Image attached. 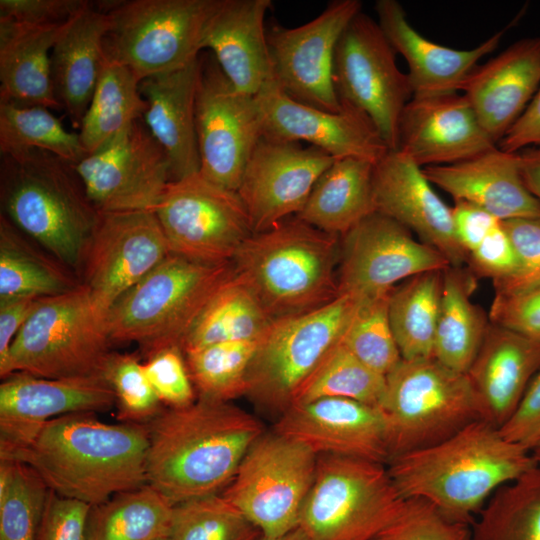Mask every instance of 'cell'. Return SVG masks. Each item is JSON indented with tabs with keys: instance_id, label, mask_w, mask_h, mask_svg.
Returning <instances> with one entry per match:
<instances>
[{
	"instance_id": "ab89813d",
	"label": "cell",
	"mask_w": 540,
	"mask_h": 540,
	"mask_svg": "<svg viewBox=\"0 0 540 540\" xmlns=\"http://www.w3.org/2000/svg\"><path fill=\"white\" fill-rule=\"evenodd\" d=\"M443 270L410 277L396 285L389 297V320L402 359L433 356Z\"/></svg>"
},
{
	"instance_id": "f907efd6",
	"label": "cell",
	"mask_w": 540,
	"mask_h": 540,
	"mask_svg": "<svg viewBox=\"0 0 540 540\" xmlns=\"http://www.w3.org/2000/svg\"><path fill=\"white\" fill-rule=\"evenodd\" d=\"M144 372L161 403L168 408L192 404L197 393L180 345L158 350L142 363Z\"/></svg>"
},
{
	"instance_id": "cb8c5ba5",
	"label": "cell",
	"mask_w": 540,
	"mask_h": 540,
	"mask_svg": "<svg viewBox=\"0 0 540 540\" xmlns=\"http://www.w3.org/2000/svg\"><path fill=\"white\" fill-rule=\"evenodd\" d=\"M274 432L299 441L318 455L358 458L387 465L386 426L378 406L346 398H320L291 405Z\"/></svg>"
},
{
	"instance_id": "8fae6325",
	"label": "cell",
	"mask_w": 540,
	"mask_h": 540,
	"mask_svg": "<svg viewBox=\"0 0 540 540\" xmlns=\"http://www.w3.org/2000/svg\"><path fill=\"white\" fill-rule=\"evenodd\" d=\"M359 302L348 294L316 310L275 320L260 338L248 370L247 394L283 413L306 381L342 342Z\"/></svg>"
},
{
	"instance_id": "f6af8a7d",
	"label": "cell",
	"mask_w": 540,
	"mask_h": 540,
	"mask_svg": "<svg viewBox=\"0 0 540 540\" xmlns=\"http://www.w3.org/2000/svg\"><path fill=\"white\" fill-rule=\"evenodd\" d=\"M385 387L386 376L363 363L341 342L301 387L291 405L336 397L377 406Z\"/></svg>"
},
{
	"instance_id": "30bf717a",
	"label": "cell",
	"mask_w": 540,
	"mask_h": 540,
	"mask_svg": "<svg viewBox=\"0 0 540 540\" xmlns=\"http://www.w3.org/2000/svg\"><path fill=\"white\" fill-rule=\"evenodd\" d=\"M404 499L385 464L318 455L297 527L308 540H371L395 518Z\"/></svg>"
},
{
	"instance_id": "9a60e30c",
	"label": "cell",
	"mask_w": 540,
	"mask_h": 540,
	"mask_svg": "<svg viewBox=\"0 0 540 540\" xmlns=\"http://www.w3.org/2000/svg\"><path fill=\"white\" fill-rule=\"evenodd\" d=\"M195 118L199 172L237 192L262 137L261 112L256 97L238 91L209 51L199 55Z\"/></svg>"
},
{
	"instance_id": "6125c7cd",
	"label": "cell",
	"mask_w": 540,
	"mask_h": 540,
	"mask_svg": "<svg viewBox=\"0 0 540 540\" xmlns=\"http://www.w3.org/2000/svg\"><path fill=\"white\" fill-rule=\"evenodd\" d=\"M525 186L540 201V148L530 147L518 152Z\"/></svg>"
},
{
	"instance_id": "680465c9",
	"label": "cell",
	"mask_w": 540,
	"mask_h": 540,
	"mask_svg": "<svg viewBox=\"0 0 540 540\" xmlns=\"http://www.w3.org/2000/svg\"><path fill=\"white\" fill-rule=\"evenodd\" d=\"M452 214L457 238L467 255L502 222L483 208L465 201H454Z\"/></svg>"
},
{
	"instance_id": "681fc988",
	"label": "cell",
	"mask_w": 540,
	"mask_h": 540,
	"mask_svg": "<svg viewBox=\"0 0 540 540\" xmlns=\"http://www.w3.org/2000/svg\"><path fill=\"white\" fill-rule=\"evenodd\" d=\"M371 540H472V524L449 517L424 498L409 497Z\"/></svg>"
},
{
	"instance_id": "52a82bcc",
	"label": "cell",
	"mask_w": 540,
	"mask_h": 540,
	"mask_svg": "<svg viewBox=\"0 0 540 540\" xmlns=\"http://www.w3.org/2000/svg\"><path fill=\"white\" fill-rule=\"evenodd\" d=\"M377 406L386 426L389 461L435 445L484 420L467 374L433 357L401 359L386 375L385 391Z\"/></svg>"
},
{
	"instance_id": "7bdbcfd3",
	"label": "cell",
	"mask_w": 540,
	"mask_h": 540,
	"mask_svg": "<svg viewBox=\"0 0 540 540\" xmlns=\"http://www.w3.org/2000/svg\"><path fill=\"white\" fill-rule=\"evenodd\" d=\"M259 340L221 342L183 351L197 397L230 402L246 395L248 370Z\"/></svg>"
},
{
	"instance_id": "836d02e7",
	"label": "cell",
	"mask_w": 540,
	"mask_h": 540,
	"mask_svg": "<svg viewBox=\"0 0 540 540\" xmlns=\"http://www.w3.org/2000/svg\"><path fill=\"white\" fill-rule=\"evenodd\" d=\"M373 171L374 163L367 160L334 159L296 217L324 232L343 236L376 212Z\"/></svg>"
},
{
	"instance_id": "484cf974",
	"label": "cell",
	"mask_w": 540,
	"mask_h": 540,
	"mask_svg": "<svg viewBox=\"0 0 540 540\" xmlns=\"http://www.w3.org/2000/svg\"><path fill=\"white\" fill-rule=\"evenodd\" d=\"M540 86V37L520 39L467 77L461 90L498 144Z\"/></svg>"
},
{
	"instance_id": "11a10c76",
	"label": "cell",
	"mask_w": 540,
	"mask_h": 540,
	"mask_svg": "<svg viewBox=\"0 0 540 540\" xmlns=\"http://www.w3.org/2000/svg\"><path fill=\"white\" fill-rule=\"evenodd\" d=\"M91 506L49 491L37 540H88L87 518Z\"/></svg>"
},
{
	"instance_id": "ac0fdd59",
	"label": "cell",
	"mask_w": 540,
	"mask_h": 540,
	"mask_svg": "<svg viewBox=\"0 0 540 540\" xmlns=\"http://www.w3.org/2000/svg\"><path fill=\"white\" fill-rule=\"evenodd\" d=\"M450 264L395 220L375 212L341 236L340 294L369 298L390 292L415 275Z\"/></svg>"
},
{
	"instance_id": "3957f363",
	"label": "cell",
	"mask_w": 540,
	"mask_h": 540,
	"mask_svg": "<svg viewBox=\"0 0 540 540\" xmlns=\"http://www.w3.org/2000/svg\"><path fill=\"white\" fill-rule=\"evenodd\" d=\"M537 465L530 451L478 420L435 445L392 458L387 469L403 498H424L473 524L497 489Z\"/></svg>"
},
{
	"instance_id": "4fadbf2b",
	"label": "cell",
	"mask_w": 540,
	"mask_h": 540,
	"mask_svg": "<svg viewBox=\"0 0 540 540\" xmlns=\"http://www.w3.org/2000/svg\"><path fill=\"white\" fill-rule=\"evenodd\" d=\"M333 83L340 104L363 111L390 150H396L398 125L413 97L408 74L378 22L359 12L342 32L334 53Z\"/></svg>"
},
{
	"instance_id": "f1b7e54d",
	"label": "cell",
	"mask_w": 540,
	"mask_h": 540,
	"mask_svg": "<svg viewBox=\"0 0 540 540\" xmlns=\"http://www.w3.org/2000/svg\"><path fill=\"white\" fill-rule=\"evenodd\" d=\"M271 6V0H218L203 34L202 49L238 91L251 96L273 79L265 28Z\"/></svg>"
},
{
	"instance_id": "d4e9b609",
	"label": "cell",
	"mask_w": 540,
	"mask_h": 540,
	"mask_svg": "<svg viewBox=\"0 0 540 540\" xmlns=\"http://www.w3.org/2000/svg\"><path fill=\"white\" fill-rule=\"evenodd\" d=\"M495 146L463 93L412 97L400 116L396 150L421 168L467 160Z\"/></svg>"
},
{
	"instance_id": "4dcf8cb0",
	"label": "cell",
	"mask_w": 540,
	"mask_h": 540,
	"mask_svg": "<svg viewBox=\"0 0 540 540\" xmlns=\"http://www.w3.org/2000/svg\"><path fill=\"white\" fill-rule=\"evenodd\" d=\"M199 57L187 66L140 82L147 107L143 122L167 155L172 180L200 171L196 134Z\"/></svg>"
},
{
	"instance_id": "6da1fadb",
	"label": "cell",
	"mask_w": 540,
	"mask_h": 540,
	"mask_svg": "<svg viewBox=\"0 0 540 540\" xmlns=\"http://www.w3.org/2000/svg\"><path fill=\"white\" fill-rule=\"evenodd\" d=\"M147 484L176 504L224 491L265 431L251 413L204 398L164 407L146 423Z\"/></svg>"
},
{
	"instance_id": "f546056e",
	"label": "cell",
	"mask_w": 540,
	"mask_h": 540,
	"mask_svg": "<svg viewBox=\"0 0 540 540\" xmlns=\"http://www.w3.org/2000/svg\"><path fill=\"white\" fill-rule=\"evenodd\" d=\"M539 370V341L489 323L466 372L484 420L500 428L511 417Z\"/></svg>"
},
{
	"instance_id": "ffe728a7",
	"label": "cell",
	"mask_w": 540,
	"mask_h": 540,
	"mask_svg": "<svg viewBox=\"0 0 540 540\" xmlns=\"http://www.w3.org/2000/svg\"><path fill=\"white\" fill-rule=\"evenodd\" d=\"M113 406L115 395L103 374L44 378L12 373L0 385V460H11L55 418Z\"/></svg>"
},
{
	"instance_id": "60d3db41",
	"label": "cell",
	"mask_w": 540,
	"mask_h": 540,
	"mask_svg": "<svg viewBox=\"0 0 540 540\" xmlns=\"http://www.w3.org/2000/svg\"><path fill=\"white\" fill-rule=\"evenodd\" d=\"M472 524V540H540V465L501 486Z\"/></svg>"
},
{
	"instance_id": "94428289",
	"label": "cell",
	"mask_w": 540,
	"mask_h": 540,
	"mask_svg": "<svg viewBox=\"0 0 540 540\" xmlns=\"http://www.w3.org/2000/svg\"><path fill=\"white\" fill-rule=\"evenodd\" d=\"M510 153L535 147L540 148V86L519 119L498 143Z\"/></svg>"
},
{
	"instance_id": "be15d7a7",
	"label": "cell",
	"mask_w": 540,
	"mask_h": 540,
	"mask_svg": "<svg viewBox=\"0 0 540 540\" xmlns=\"http://www.w3.org/2000/svg\"><path fill=\"white\" fill-rule=\"evenodd\" d=\"M257 540H308V539L303 533V531L297 527L294 530L290 531L289 533L282 535L280 537L269 538V537H264L261 535Z\"/></svg>"
},
{
	"instance_id": "e0dca14e",
	"label": "cell",
	"mask_w": 540,
	"mask_h": 540,
	"mask_svg": "<svg viewBox=\"0 0 540 540\" xmlns=\"http://www.w3.org/2000/svg\"><path fill=\"white\" fill-rule=\"evenodd\" d=\"M170 253L154 211L99 213L79 271L80 283L107 315L124 293Z\"/></svg>"
},
{
	"instance_id": "6f0895ef",
	"label": "cell",
	"mask_w": 540,
	"mask_h": 540,
	"mask_svg": "<svg viewBox=\"0 0 540 540\" xmlns=\"http://www.w3.org/2000/svg\"><path fill=\"white\" fill-rule=\"evenodd\" d=\"M499 430L505 439L530 452L540 442V370L531 380L511 417Z\"/></svg>"
},
{
	"instance_id": "9c48e42d",
	"label": "cell",
	"mask_w": 540,
	"mask_h": 540,
	"mask_svg": "<svg viewBox=\"0 0 540 540\" xmlns=\"http://www.w3.org/2000/svg\"><path fill=\"white\" fill-rule=\"evenodd\" d=\"M218 0H131L101 4L109 24L107 62L129 68L140 81L181 69L202 53L203 34Z\"/></svg>"
},
{
	"instance_id": "2e32d148",
	"label": "cell",
	"mask_w": 540,
	"mask_h": 540,
	"mask_svg": "<svg viewBox=\"0 0 540 540\" xmlns=\"http://www.w3.org/2000/svg\"><path fill=\"white\" fill-rule=\"evenodd\" d=\"M74 168L98 213L153 211L172 181L169 159L143 120Z\"/></svg>"
},
{
	"instance_id": "d6986e66",
	"label": "cell",
	"mask_w": 540,
	"mask_h": 540,
	"mask_svg": "<svg viewBox=\"0 0 540 540\" xmlns=\"http://www.w3.org/2000/svg\"><path fill=\"white\" fill-rule=\"evenodd\" d=\"M362 11L360 0H332L311 21L267 30L273 80L294 100L331 112L341 110L333 83L337 42Z\"/></svg>"
},
{
	"instance_id": "4316f807",
	"label": "cell",
	"mask_w": 540,
	"mask_h": 540,
	"mask_svg": "<svg viewBox=\"0 0 540 540\" xmlns=\"http://www.w3.org/2000/svg\"><path fill=\"white\" fill-rule=\"evenodd\" d=\"M378 24L396 51L407 62L413 97H430L459 92L479 65L493 52L507 28L499 30L480 45L459 50L435 43L420 34L409 22L396 0H378L375 4Z\"/></svg>"
},
{
	"instance_id": "8992f818",
	"label": "cell",
	"mask_w": 540,
	"mask_h": 540,
	"mask_svg": "<svg viewBox=\"0 0 540 540\" xmlns=\"http://www.w3.org/2000/svg\"><path fill=\"white\" fill-rule=\"evenodd\" d=\"M234 273L233 262L205 263L170 253L109 309L111 342L136 343L146 358L165 347L181 346L207 303Z\"/></svg>"
},
{
	"instance_id": "f35d334b",
	"label": "cell",
	"mask_w": 540,
	"mask_h": 540,
	"mask_svg": "<svg viewBox=\"0 0 540 540\" xmlns=\"http://www.w3.org/2000/svg\"><path fill=\"white\" fill-rule=\"evenodd\" d=\"M173 505L145 484L90 508L88 540H158L169 537Z\"/></svg>"
},
{
	"instance_id": "44dd1931",
	"label": "cell",
	"mask_w": 540,
	"mask_h": 540,
	"mask_svg": "<svg viewBox=\"0 0 540 540\" xmlns=\"http://www.w3.org/2000/svg\"><path fill=\"white\" fill-rule=\"evenodd\" d=\"M334 158L314 146L261 137L247 161L237 190L253 232L267 230L304 208Z\"/></svg>"
},
{
	"instance_id": "ba28073f",
	"label": "cell",
	"mask_w": 540,
	"mask_h": 540,
	"mask_svg": "<svg viewBox=\"0 0 540 540\" xmlns=\"http://www.w3.org/2000/svg\"><path fill=\"white\" fill-rule=\"evenodd\" d=\"M106 315L89 289H73L40 298L16 335L2 379L15 372L44 378H72L103 374L111 353Z\"/></svg>"
},
{
	"instance_id": "9f6ffc18",
	"label": "cell",
	"mask_w": 540,
	"mask_h": 540,
	"mask_svg": "<svg viewBox=\"0 0 540 540\" xmlns=\"http://www.w3.org/2000/svg\"><path fill=\"white\" fill-rule=\"evenodd\" d=\"M89 4L85 0H0V19L31 26L59 25Z\"/></svg>"
},
{
	"instance_id": "03108f58",
	"label": "cell",
	"mask_w": 540,
	"mask_h": 540,
	"mask_svg": "<svg viewBox=\"0 0 540 540\" xmlns=\"http://www.w3.org/2000/svg\"><path fill=\"white\" fill-rule=\"evenodd\" d=\"M158 540H173V539L169 536V537L160 538Z\"/></svg>"
},
{
	"instance_id": "c3c4849f",
	"label": "cell",
	"mask_w": 540,
	"mask_h": 540,
	"mask_svg": "<svg viewBox=\"0 0 540 540\" xmlns=\"http://www.w3.org/2000/svg\"><path fill=\"white\" fill-rule=\"evenodd\" d=\"M103 375L115 395L118 421L145 424L164 408L136 355L111 351Z\"/></svg>"
},
{
	"instance_id": "d6a6232c",
	"label": "cell",
	"mask_w": 540,
	"mask_h": 540,
	"mask_svg": "<svg viewBox=\"0 0 540 540\" xmlns=\"http://www.w3.org/2000/svg\"><path fill=\"white\" fill-rule=\"evenodd\" d=\"M66 24L31 26L0 19V100L62 109L54 92L51 51Z\"/></svg>"
},
{
	"instance_id": "5b68a950",
	"label": "cell",
	"mask_w": 540,
	"mask_h": 540,
	"mask_svg": "<svg viewBox=\"0 0 540 540\" xmlns=\"http://www.w3.org/2000/svg\"><path fill=\"white\" fill-rule=\"evenodd\" d=\"M341 237L295 216L253 232L232 262L274 320L304 314L339 295Z\"/></svg>"
},
{
	"instance_id": "e7e4bbea",
	"label": "cell",
	"mask_w": 540,
	"mask_h": 540,
	"mask_svg": "<svg viewBox=\"0 0 540 540\" xmlns=\"http://www.w3.org/2000/svg\"><path fill=\"white\" fill-rule=\"evenodd\" d=\"M531 454L538 465H540V442L535 446V448L531 451Z\"/></svg>"
},
{
	"instance_id": "277c9868",
	"label": "cell",
	"mask_w": 540,
	"mask_h": 540,
	"mask_svg": "<svg viewBox=\"0 0 540 540\" xmlns=\"http://www.w3.org/2000/svg\"><path fill=\"white\" fill-rule=\"evenodd\" d=\"M2 214L78 273L99 213L74 164L44 150L1 154Z\"/></svg>"
},
{
	"instance_id": "f5cc1de1",
	"label": "cell",
	"mask_w": 540,
	"mask_h": 540,
	"mask_svg": "<svg viewBox=\"0 0 540 540\" xmlns=\"http://www.w3.org/2000/svg\"><path fill=\"white\" fill-rule=\"evenodd\" d=\"M490 323L540 342V286L520 293L495 294Z\"/></svg>"
},
{
	"instance_id": "db71d44e",
	"label": "cell",
	"mask_w": 540,
	"mask_h": 540,
	"mask_svg": "<svg viewBox=\"0 0 540 540\" xmlns=\"http://www.w3.org/2000/svg\"><path fill=\"white\" fill-rule=\"evenodd\" d=\"M466 265L474 276L490 278L492 283L516 273V254L502 222L467 255Z\"/></svg>"
},
{
	"instance_id": "7402d4cb",
	"label": "cell",
	"mask_w": 540,
	"mask_h": 540,
	"mask_svg": "<svg viewBox=\"0 0 540 540\" xmlns=\"http://www.w3.org/2000/svg\"><path fill=\"white\" fill-rule=\"evenodd\" d=\"M262 136L282 142H307L334 159L358 158L377 163L390 149L372 120L361 110L341 104L338 112L298 102L272 79L255 95Z\"/></svg>"
},
{
	"instance_id": "b9f144b4",
	"label": "cell",
	"mask_w": 540,
	"mask_h": 540,
	"mask_svg": "<svg viewBox=\"0 0 540 540\" xmlns=\"http://www.w3.org/2000/svg\"><path fill=\"white\" fill-rule=\"evenodd\" d=\"M44 150L77 164L86 152L78 132L68 131L48 108L0 100V153Z\"/></svg>"
},
{
	"instance_id": "7c38bea8",
	"label": "cell",
	"mask_w": 540,
	"mask_h": 540,
	"mask_svg": "<svg viewBox=\"0 0 540 540\" xmlns=\"http://www.w3.org/2000/svg\"><path fill=\"white\" fill-rule=\"evenodd\" d=\"M317 455L303 443L274 431L250 447L222 492L264 537H280L298 526L314 481Z\"/></svg>"
},
{
	"instance_id": "816d5d0a",
	"label": "cell",
	"mask_w": 540,
	"mask_h": 540,
	"mask_svg": "<svg viewBox=\"0 0 540 540\" xmlns=\"http://www.w3.org/2000/svg\"><path fill=\"white\" fill-rule=\"evenodd\" d=\"M517 258L516 273L493 283L495 294H514L540 286V219L515 218L502 221Z\"/></svg>"
},
{
	"instance_id": "5bb4252c",
	"label": "cell",
	"mask_w": 540,
	"mask_h": 540,
	"mask_svg": "<svg viewBox=\"0 0 540 540\" xmlns=\"http://www.w3.org/2000/svg\"><path fill=\"white\" fill-rule=\"evenodd\" d=\"M153 211L171 253L200 262H232L253 233L238 193L200 172L170 181Z\"/></svg>"
},
{
	"instance_id": "bcb514c9",
	"label": "cell",
	"mask_w": 540,
	"mask_h": 540,
	"mask_svg": "<svg viewBox=\"0 0 540 540\" xmlns=\"http://www.w3.org/2000/svg\"><path fill=\"white\" fill-rule=\"evenodd\" d=\"M260 531L221 493L173 506V540H257Z\"/></svg>"
},
{
	"instance_id": "ee69618b",
	"label": "cell",
	"mask_w": 540,
	"mask_h": 540,
	"mask_svg": "<svg viewBox=\"0 0 540 540\" xmlns=\"http://www.w3.org/2000/svg\"><path fill=\"white\" fill-rule=\"evenodd\" d=\"M49 491L30 466L0 460V540H37Z\"/></svg>"
},
{
	"instance_id": "74e56055",
	"label": "cell",
	"mask_w": 540,
	"mask_h": 540,
	"mask_svg": "<svg viewBox=\"0 0 540 540\" xmlns=\"http://www.w3.org/2000/svg\"><path fill=\"white\" fill-rule=\"evenodd\" d=\"M140 82L126 66L106 61L78 132L86 154L99 150L143 119L147 104Z\"/></svg>"
},
{
	"instance_id": "8d00e7d4",
	"label": "cell",
	"mask_w": 540,
	"mask_h": 540,
	"mask_svg": "<svg viewBox=\"0 0 540 540\" xmlns=\"http://www.w3.org/2000/svg\"><path fill=\"white\" fill-rule=\"evenodd\" d=\"M26 237L1 213L0 300L20 296H54L80 283L71 275L70 269L31 245Z\"/></svg>"
},
{
	"instance_id": "83f0119b",
	"label": "cell",
	"mask_w": 540,
	"mask_h": 540,
	"mask_svg": "<svg viewBox=\"0 0 540 540\" xmlns=\"http://www.w3.org/2000/svg\"><path fill=\"white\" fill-rule=\"evenodd\" d=\"M423 172L454 201L479 206L501 221L540 219V201L524 184L519 153L495 146L467 160L425 167Z\"/></svg>"
},
{
	"instance_id": "d590c367",
	"label": "cell",
	"mask_w": 540,
	"mask_h": 540,
	"mask_svg": "<svg viewBox=\"0 0 540 540\" xmlns=\"http://www.w3.org/2000/svg\"><path fill=\"white\" fill-rule=\"evenodd\" d=\"M274 321L234 273L207 303L181 347L187 351L221 342L259 340Z\"/></svg>"
},
{
	"instance_id": "1f68e13d",
	"label": "cell",
	"mask_w": 540,
	"mask_h": 540,
	"mask_svg": "<svg viewBox=\"0 0 540 540\" xmlns=\"http://www.w3.org/2000/svg\"><path fill=\"white\" fill-rule=\"evenodd\" d=\"M108 14L89 4L71 18L51 51L54 92L79 129L106 64L103 41Z\"/></svg>"
},
{
	"instance_id": "603a6c76",
	"label": "cell",
	"mask_w": 540,
	"mask_h": 540,
	"mask_svg": "<svg viewBox=\"0 0 540 540\" xmlns=\"http://www.w3.org/2000/svg\"><path fill=\"white\" fill-rule=\"evenodd\" d=\"M423 168L399 150L374 164L376 212L400 223L440 252L450 266L463 267L467 254L454 227L452 207L437 194Z\"/></svg>"
},
{
	"instance_id": "e575fe53",
	"label": "cell",
	"mask_w": 540,
	"mask_h": 540,
	"mask_svg": "<svg viewBox=\"0 0 540 540\" xmlns=\"http://www.w3.org/2000/svg\"><path fill=\"white\" fill-rule=\"evenodd\" d=\"M475 288L476 276L468 269L449 266L443 270L432 357L461 373L471 366L490 323L488 315L472 302Z\"/></svg>"
},
{
	"instance_id": "7dc6e473",
	"label": "cell",
	"mask_w": 540,
	"mask_h": 540,
	"mask_svg": "<svg viewBox=\"0 0 540 540\" xmlns=\"http://www.w3.org/2000/svg\"><path fill=\"white\" fill-rule=\"evenodd\" d=\"M391 291L359 299L342 339L358 359L384 376L402 359L389 320Z\"/></svg>"
},
{
	"instance_id": "91938a15",
	"label": "cell",
	"mask_w": 540,
	"mask_h": 540,
	"mask_svg": "<svg viewBox=\"0 0 540 540\" xmlns=\"http://www.w3.org/2000/svg\"><path fill=\"white\" fill-rule=\"evenodd\" d=\"M39 299L20 296L0 300V367L6 363L13 340Z\"/></svg>"
},
{
	"instance_id": "7a4b0ae2",
	"label": "cell",
	"mask_w": 540,
	"mask_h": 540,
	"mask_svg": "<svg viewBox=\"0 0 540 540\" xmlns=\"http://www.w3.org/2000/svg\"><path fill=\"white\" fill-rule=\"evenodd\" d=\"M148 445L146 423L73 413L47 422L9 461L30 466L56 495L92 507L147 484Z\"/></svg>"
}]
</instances>
